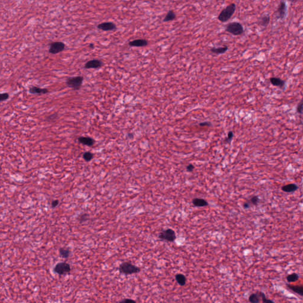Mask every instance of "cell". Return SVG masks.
<instances>
[{"label":"cell","instance_id":"1","mask_svg":"<svg viewBox=\"0 0 303 303\" xmlns=\"http://www.w3.org/2000/svg\"><path fill=\"white\" fill-rule=\"evenodd\" d=\"M236 9V5L234 3H232L229 5L226 6L222 10L219 14L217 19L222 23H226L231 19L233 16Z\"/></svg>","mask_w":303,"mask_h":303},{"label":"cell","instance_id":"2","mask_svg":"<svg viewBox=\"0 0 303 303\" xmlns=\"http://www.w3.org/2000/svg\"><path fill=\"white\" fill-rule=\"evenodd\" d=\"M120 273L126 275L137 273L141 271V268L130 262H123L119 267Z\"/></svg>","mask_w":303,"mask_h":303},{"label":"cell","instance_id":"3","mask_svg":"<svg viewBox=\"0 0 303 303\" xmlns=\"http://www.w3.org/2000/svg\"><path fill=\"white\" fill-rule=\"evenodd\" d=\"M225 31L233 36H240L244 32V28L242 25L237 21L229 23L225 25Z\"/></svg>","mask_w":303,"mask_h":303},{"label":"cell","instance_id":"4","mask_svg":"<svg viewBox=\"0 0 303 303\" xmlns=\"http://www.w3.org/2000/svg\"><path fill=\"white\" fill-rule=\"evenodd\" d=\"M84 81V77L82 76H76L70 77L66 81V84L70 88L75 91L80 90Z\"/></svg>","mask_w":303,"mask_h":303},{"label":"cell","instance_id":"5","mask_svg":"<svg viewBox=\"0 0 303 303\" xmlns=\"http://www.w3.org/2000/svg\"><path fill=\"white\" fill-rule=\"evenodd\" d=\"M71 268L70 264L66 262H60L55 265L53 271L60 275H64L70 273Z\"/></svg>","mask_w":303,"mask_h":303},{"label":"cell","instance_id":"6","mask_svg":"<svg viewBox=\"0 0 303 303\" xmlns=\"http://www.w3.org/2000/svg\"><path fill=\"white\" fill-rule=\"evenodd\" d=\"M159 238L167 242H172L175 240L177 236L174 230L172 229H168L164 230L161 233H160Z\"/></svg>","mask_w":303,"mask_h":303},{"label":"cell","instance_id":"7","mask_svg":"<svg viewBox=\"0 0 303 303\" xmlns=\"http://www.w3.org/2000/svg\"><path fill=\"white\" fill-rule=\"evenodd\" d=\"M65 44L62 42H54L50 44L49 52L50 54L56 55L62 52L65 49Z\"/></svg>","mask_w":303,"mask_h":303},{"label":"cell","instance_id":"8","mask_svg":"<svg viewBox=\"0 0 303 303\" xmlns=\"http://www.w3.org/2000/svg\"><path fill=\"white\" fill-rule=\"evenodd\" d=\"M277 16L280 20H284L287 15V5L285 1H281L276 11Z\"/></svg>","mask_w":303,"mask_h":303},{"label":"cell","instance_id":"9","mask_svg":"<svg viewBox=\"0 0 303 303\" xmlns=\"http://www.w3.org/2000/svg\"><path fill=\"white\" fill-rule=\"evenodd\" d=\"M103 65V62L98 59H93L88 61L84 65L85 69H97Z\"/></svg>","mask_w":303,"mask_h":303},{"label":"cell","instance_id":"10","mask_svg":"<svg viewBox=\"0 0 303 303\" xmlns=\"http://www.w3.org/2000/svg\"><path fill=\"white\" fill-rule=\"evenodd\" d=\"M270 82L271 84L274 87H278L281 89L284 90L286 86V82L285 81L281 79L280 78L278 77H272L270 78Z\"/></svg>","mask_w":303,"mask_h":303},{"label":"cell","instance_id":"11","mask_svg":"<svg viewBox=\"0 0 303 303\" xmlns=\"http://www.w3.org/2000/svg\"><path fill=\"white\" fill-rule=\"evenodd\" d=\"M97 28L103 31H112L115 30L117 27L116 25L112 22H104L98 25Z\"/></svg>","mask_w":303,"mask_h":303},{"label":"cell","instance_id":"12","mask_svg":"<svg viewBox=\"0 0 303 303\" xmlns=\"http://www.w3.org/2000/svg\"><path fill=\"white\" fill-rule=\"evenodd\" d=\"M270 23V16L268 14H265L259 17L257 20V24L259 26L263 29L267 28Z\"/></svg>","mask_w":303,"mask_h":303},{"label":"cell","instance_id":"13","mask_svg":"<svg viewBox=\"0 0 303 303\" xmlns=\"http://www.w3.org/2000/svg\"><path fill=\"white\" fill-rule=\"evenodd\" d=\"M29 92L31 94L41 95L46 94L48 93L49 91L47 88H42L39 87L33 86V87H31L29 88Z\"/></svg>","mask_w":303,"mask_h":303},{"label":"cell","instance_id":"14","mask_svg":"<svg viewBox=\"0 0 303 303\" xmlns=\"http://www.w3.org/2000/svg\"><path fill=\"white\" fill-rule=\"evenodd\" d=\"M148 45V42L145 39H136L129 43V45L131 47H144Z\"/></svg>","mask_w":303,"mask_h":303},{"label":"cell","instance_id":"15","mask_svg":"<svg viewBox=\"0 0 303 303\" xmlns=\"http://www.w3.org/2000/svg\"><path fill=\"white\" fill-rule=\"evenodd\" d=\"M79 142L88 146H93L95 143V140L93 138L87 136H81L78 138Z\"/></svg>","mask_w":303,"mask_h":303},{"label":"cell","instance_id":"16","mask_svg":"<svg viewBox=\"0 0 303 303\" xmlns=\"http://www.w3.org/2000/svg\"><path fill=\"white\" fill-rule=\"evenodd\" d=\"M228 50V47L227 46H220L218 48L213 47L210 49V52L213 53L214 54L217 55H222L225 53Z\"/></svg>","mask_w":303,"mask_h":303},{"label":"cell","instance_id":"17","mask_svg":"<svg viewBox=\"0 0 303 303\" xmlns=\"http://www.w3.org/2000/svg\"><path fill=\"white\" fill-rule=\"evenodd\" d=\"M287 286L290 290L293 291L294 293L301 296H303V287L302 285H293L290 284H287Z\"/></svg>","mask_w":303,"mask_h":303},{"label":"cell","instance_id":"18","mask_svg":"<svg viewBox=\"0 0 303 303\" xmlns=\"http://www.w3.org/2000/svg\"><path fill=\"white\" fill-rule=\"evenodd\" d=\"M193 204L195 207H203L209 205L208 202L203 199H193Z\"/></svg>","mask_w":303,"mask_h":303},{"label":"cell","instance_id":"19","mask_svg":"<svg viewBox=\"0 0 303 303\" xmlns=\"http://www.w3.org/2000/svg\"><path fill=\"white\" fill-rule=\"evenodd\" d=\"M298 186L295 184H289L284 185L282 187V190L285 193H293L298 189Z\"/></svg>","mask_w":303,"mask_h":303},{"label":"cell","instance_id":"20","mask_svg":"<svg viewBox=\"0 0 303 303\" xmlns=\"http://www.w3.org/2000/svg\"><path fill=\"white\" fill-rule=\"evenodd\" d=\"M175 279L177 282L181 286H184L186 284L187 279L185 276L182 273H178L175 275Z\"/></svg>","mask_w":303,"mask_h":303},{"label":"cell","instance_id":"21","mask_svg":"<svg viewBox=\"0 0 303 303\" xmlns=\"http://www.w3.org/2000/svg\"><path fill=\"white\" fill-rule=\"evenodd\" d=\"M175 19H176V14L175 12L173 10H169L168 13L166 14V15H165V17H164L163 21L164 22H168V21L175 20Z\"/></svg>","mask_w":303,"mask_h":303},{"label":"cell","instance_id":"22","mask_svg":"<svg viewBox=\"0 0 303 303\" xmlns=\"http://www.w3.org/2000/svg\"><path fill=\"white\" fill-rule=\"evenodd\" d=\"M59 254L62 258L65 259L68 258L70 254V249L62 248L59 249Z\"/></svg>","mask_w":303,"mask_h":303},{"label":"cell","instance_id":"23","mask_svg":"<svg viewBox=\"0 0 303 303\" xmlns=\"http://www.w3.org/2000/svg\"><path fill=\"white\" fill-rule=\"evenodd\" d=\"M249 301L250 303H259L260 297L258 294L253 293L249 297Z\"/></svg>","mask_w":303,"mask_h":303},{"label":"cell","instance_id":"24","mask_svg":"<svg viewBox=\"0 0 303 303\" xmlns=\"http://www.w3.org/2000/svg\"><path fill=\"white\" fill-rule=\"evenodd\" d=\"M299 279L298 274L296 273H293L288 275L287 277V280L288 283H294L297 281Z\"/></svg>","mask_w":303,"mask_h":303},{"label":"cell","instance_id":"25","mask_svg":"<svg viewBox=\"0 0 303 303\" xmlns=\"http://www.w3.org/2000/svg\"><path fill=\"white\" fill-rule=\"evenodd\" d=\"M258 294L259 297L262 299V301L263 303H275L272 300L267 299L266 296H265V294L262 292H259Z\"/></svg>","mask_w":303,"mask_h":303},{"label":"cell","instance_id":"26","mask_svg":"<svg viewBox=\"0 0 303 303\" xmlns=\"http://www.w3.org/2000/svg\"><path fill=\"white\" fill-rule=\"evenodd\" d=\"M247 202L249 204H250V206L252 205H258L259 202V199L258 196H254L252 198L250 199Z\"/></svg>","mask_w":303,"mask_h":303},{"label":"cell","instance_id":"27","mask_svg":"<svg viewBox=\"0 0 303 303\" xmlns=\"http://www.w3.org/2000/svg\"><path fill=\"white\" fill-rule=\"evenodd\" d=\"M93 156H94L93 154L90 152H87L83 154V158L87 162H89L90 160H91L93 158Z\"/></svg>","mask_w":303,"mask_h":303},{"label":"cell","instance_id":"28","mask_svg":"<svg viewBox=\"0 0 303 303\" xmlns=\"http://www.w3.org/2000/svg\"><path fill=\"white\" fill-rule=\"evenodd\" d=\"M10 98V95L7 93H0V103L5 101Z\"/></svg>","mask_w":303,"mask_h":303},{"label":"cell","instance_id":"29","mask_svg":"<svg viewBox=\"0 0 303 303\" xmlns=\"http://www.w3.org/2000/svg\"><path fill=\"white\" fill-rule=\"evenodd\" d=\"M303 99H301L300 101V102L297 104V107H296V112L298 114H300V115L303 114Z\"/></svg>","mask_w":303,"mask_h":303},{"label":"cell","instance_id":"30","mask_svg":"<svg viewBox=\"0 0 303 303\" xmlns=\"http://www.w3.org/2000/svg\"><path fill=\"white\" fill-rule=\"evenodd\" d=\"M58 117V115L57 113H54V114L49 115L48 117H47L46 120L48 121H54L55 119H56Z\"/></svg>","mask_w":303,"mask_h":303},{"label":"cell","instance_id":"31","mask_svg":"<svg viewBox=\"0 0 303 303\" xmlns=\"http://www.w3.org/2000/svg\"><path fill=\"white\" fill-rule=\"evenodd\" d=\"M119 303H136V301L134 300H132L130 298H124L121 301H120Z\"/></svg>","mask_w":303,"mask_h":303},{"label":"cell","instance_id":"32","mask_svg":"<svg viewBox=\"0 0 303 303\" xmlns=\"http://www.w3.org/2000/svg\"><path fill=\"white\" fill-rule=\"evenodd\" d=\"M233 132L232 131H230L229 133H228V134H227V138L226 139V141H227V142H230V141L232 140V139H233Z\"/></svg>","mask_w":303,"mask_h":303},{"label":"cell","instance_id":"33","mask_svg":"<svg viewBox=\"0 0 303 303\" xmlns=\"http://www.w3.org/2000/svg\"><path fill=\"white\" fill-rule=\"evenodd\" d=\"M199 126L201 127H204V126H211L212 124L210 121H204V122H201L199 123Z\"/></svg>","mask_w":303,"mask_h":303},{"label":"cell","instance_id":"34","mask_svg":"<svg viewBox=\"0 0 303 303\" xmlns=\"http://www.w3.org/2000/svg\"><path fill=\"white\" fill-rule=\"evenodd\" d=\"M87 216H88V215L86 214H85L81 215L80 217V219H79L80 222H84L85 220H87V217H88Z\"/></svg>","mask_w":303,"mask_h":303},{"label":"cell","instance_id":"35","mask_svg":"<svg viewBox=\"0 0 303 303\" xmlns=\"http://www.w3.org/2000/svg\"><path fill=\"white\" fill-rule=\"evenodd\" d=\"M187 170L188 172H192L194 169V165L193 164H189L187 166Z\"/></svg>","mask_w":303,"mask_h":303},{"label":"cell","instance_id":"36","mask_svg":"<svg viewBox=\"0 0 303 303\" xmlns=\"http://www.w3.org/2000/svg\"><path fill=\"white\" fill-rule=\"evenodd\" d=\"M58 204H59V201L58 199H56V200L53 201V202L52 203V207L53 208H54V207H56V206H58Z\"/></svg>","mask_w":303,"mask_h":303},{"label":"cell","instance_id":"37","mask_svg":"<svg viewBox=\"0 0 303 303\" xmlns=\"http://www.w3.org/2000/svg\"><path fill=\"white\" fill-rule=\"evenodd\" d=\"M243 206H244V209H249V208L250 207V204H249L248 202H246V203H244V205H243Z\"/></svg>","mask_w":303,"mask_h":303},{"label":"cell","instance_id":"38","mask_svg":"<svg viewBox=\"0 0 303 303\" xmlns=\"http://www.w3.org/2000/svg\"><path fill=\"white\" fill-rule=\"evenodd\" d=\"M89 48L91 49H94V45L93 44V43H91L89 45Z\"/></svg>","mask_w":303,"mask_h":303}]
</instances>
